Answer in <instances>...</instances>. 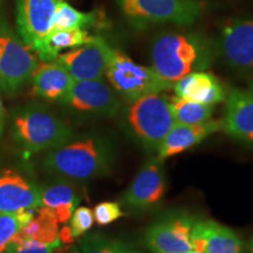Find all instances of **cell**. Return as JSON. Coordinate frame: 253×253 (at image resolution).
I'll list each match as a JSON object with an SVG mask.
<instances>
[{"mask_svg": "<svg viewBox=\"0 0 253 253\" xmlns=\"http://www.w3.org/2000/svg\"><path fill=\"white\" fill-rule=\"evenodd\" d=\"M115 162L114 144L108 138L95 134L49 150L42 164L52 175L72 181H90L108 175Z\"/></svg>", "mask_w": 253, "mask_h": 253, "instance_id": "1", "label": "cell"}, {"mask_svg": "<svg viewBox=\"0 0 253 253\" xmlns=\"http://www.w3.org/2000/svg\"><path fill=\"white\" fill-rule=\"evenodd\" d=\"M150 56L155 72L175 84L186 74L210 67L213 47L207 38L194 32H162L151 43Z\"/></svg>", "mask_w": 253, "mask_h": 253, "instance_id": "2", "label": "cell"}, {"mask_svg": "<svg viewBox=\"0 0 253 253\" xmlns=\"http://www.w3.org/2000/svg\"><path fill=\"white\" fill-rule=\"evenodd\" d=\"M122 125L135 142L148 151H157L176 125L170 99L162 93L149 94L128 102L122 110Z\"/></svg>", "mask_w": 253, "mask_h": 253, "instance_id": "3", "label": "cell"}, {"mask_svg": "<svg viewBox=\"0 0 253 253\" xmlns=\"http://www.w3.org/2000/svg\"><path fill=\"white\" fill-rule=\"evenodd\" d=\"M11 134L28 154L52 150L73 137V130L67 123L38 104L23 107L13 114Z\"/></svg>", "mask_w": 253, "mask_h": 253, "instance_id": "4", "label": "cell"}, {"mask_svg": "<svg viewBox=\"0 0 253 253\" xmlns=\"http://www.w3.org/2000/svg\"><path fill=\"white\" fill-rule=\"evenodd\" d=\"M126 23L135 30L156 25L195 24L204 13V0H116Z\"/></svg>", "mask_w": 253, "mask_h": 253, "instance_id": "5", "label": "cell"}, {"mask_svg": "<svg viewBox=\"0 0 253 253\" xmlns=\"http://www.w3.org/2000/svg\"><path fill=\"white\" fill-rule=\"evenodd\" d=\"M106 75L113 89L126 102L173 87L172 82L161 78L153 67L142 66L115 48L110 49Z\"/></svg>", "mask_w": 253, "mask_h": 253, "instance_id": "6", "label": "cell"}, {"mask_svg": "<svg viewBox=\"0 0 253 253\" xmlns=\"http://www.w3.org/2000/svg\"><path fill=\"white\" fill-rule=\"evenodd\" d=\"M38 65L33 50L0 15V89L7 94L17 93L32 80Z\"/></svg>", "mask_w": 253, "mask_h": 253, "instance_id": "7", "label": "cell"}, {"mask_svg": "<svg viewBox=\"0 0 253 253\" xmlns=\"http://www.w3.org/2000/svg\"><path fill=\"white\" fill-rule=\"evenodd\" d=\"M61 103L84 115L115 118L122 110L121 99L103 79L73 82Z\"/></svg>", "mask_w": 253, "mask_h": 253, "instance_id": "8", "label": "cell"}, {"mask_svg": "<svg viewBox=\"0 0 253 253\" xmlns=\"http://www.w3.org/2000/svg\"><path fill=\"white\" fill-rule=\"evenodd\" d=\"M194 223V218L183 211L163 214L145 231V245L153 253H189Z\"/></svg>", "mask_w": 253, "mask_h": 253, "instance_id": "9", "label": "cell"}, {"mask_svg": "<svg viewBox=\"0 0 253 253\" xmlns=\"http://www.w3.org/2000/svg\"><path fill=\"white\" fill-rule=\"evenodd\" d=\"M167 190L162 161L150 158L122 196V204L132 212H143L160 203Z\"/></svg>", "mask_w": 253, "mask_h": 253, "instance_id": "10", "label": "cell"}, {"mask_svg": "<svg viewBox=\"0 0 253 253\" xmlns=\"http://www.w3.org/2000/svg\"><path fill=\"white\" fill-rule=\"evenodd\" d=\"M112 47L100 37H93L84 43L69 52L59 54L55 59L74 81L102 79L106 74Z\"/></svg>", "mask_w": 253, "mask_h": 253, "instance_id": "11", "label": "cell"}, {"mask_svg": "<svg viewBox=\"0 0 253 253\" xmlns=\"http://www.w3.org/2000/svg\"><path fill=\"white\" fill-rule=\"evenodd\" d=\"M56 0H15L20 39L33 49L52 31Z\"/></svg>", "mask_w": 253, "mask_h": 253, "instance_id": "12", "label": "cell"}, {"mask_svg": "<svg viewBox=\"0 0 253 253\" xmlns=\"http://www.w3.org/2000/svg\"><path fill=\"white\" fill-rule=\"evenodd\" d=\"M220 54L230 67L253 72V19H233L223 27Z\"/></svg>", "mask_w": 253, "mask_h": 253, "instance_id": "13", "label": "cell"}, {"mask_svg": "<svg viewBox=\"0 0 253 253\" xmlns=\"http://www.w3.org/2000/svg\"><path fill=\"white\" fill-rule=\"evenodd\" d=\"M41 207V186L12 169L0 172V212L37 210Z\"/></svg>", "mask_w": 253, "mask_h": 253, "instance_id": "14", "label": "cell"}, {"mask_svg": "<svg viewBox=\"0 0 253 253\" xmlns=\"http://www.w3.org/2000/svg\"><path fill=\"white\" fill-rule=\"evenodd\" d=\"M223 131L236 141L253 145V91L233 89L226 100Z\"/></svg>", "mask_w": 253, "mask_h": 253, "instance_id": "15", "label": "cell"}, {"mask_svg": "<svg viewBox=\"0 0 253 253\" xmlns=\"http://www.w3.org/2000/svg\"><path fill=\"white\" fill-rule=\"evenodd\" d=\"M223 130V120H209L201 125L176 123L168 132L157 149V158L163 162L167 158L184 153L185 150L203 142L208 136Z\"/></svg>", "mask_w": 253, "mask_h": 253, "instance_id": "16", "label": "cell"}, {"mask_svg": "<svg viewBox=\"0 0 253 253\" xmlns=\"http://www.w3.org/2000/svg\"><path fill=\"white\" fill-rule=\"evenodd\" d=\"M172 89L176 96L210 106L223 102L226 99L223 84L212 73L205 71L184 75L173 84Z\"/></svg>", "mask_w": 253, "mask_h": 253, "instance_id": "17", "label": "cell"}, {"mask_svg": "<svg viewBox=\"0 0 253 253\" xmlns=\"http://www.w3.org/2000/svg\"><path fill=\"white\" fill-rule=\"evenodd\" d=\"M191 238L204 242V253H244L245 244L230 227L211 219L195 220Z\"/></svg>", "mask_w": 253, "mask_h": 253, "instance_id": "18", "label": "cell"}, {"mask_svg": "<svg viewBox=\"0 0 253 253\" xmlns=\"http://www.w3.org/2000/svg\"><path fill=\"white\" fill-rule=\"evenodd\" d=\"M33 91L37 96L48 101H60L71 89L73 78L59 62H41L33 75Z\"/></svg>", "mask_w": 253, "mask_h": 253, "instance_id": "19", "label": "cell"}, {"mask_svg": "<svg viewBox=\"0 0 253 253\" xmlns=\"http://www.w3.org/2000/svg\"><path fill=\"white\" fill-rule=\"evenodd\" d=\"M91 38L84 28L52 30L32 50L42 62H53L61 50L77 48L89 42Z\"/></svg>", "mask_w": 253, "mask_h": 253, "instance_id": "20", "label": "cell"}, {"mask_svg": "<svg viewBox=\"0 0 253 253\" xmlns=\"http://www.w3.org/2000/svg\"><path fill=\"white\" fill-rule=\"evenodd\" d=\"M79 203L80 197L68 182L59 181L41 186V207L53 210L60 224L67 223Z\"/></svg>", "mask_w": 253, "mask_h": 253, "instance_id": "21", "label": "cell"}, {"mask_svg": "<svg viewBox=\"0 0 253 253\" xmlns=\"http://www.w3.org/2000/svg\"><path fill=\"white\" fill-rule=\"evenodd\" d=\"M59 220L53 210L40 207L37 209V213L26 225L21 227L14 239L34 240V242L49 244L59 238Z\"/></svg>", "mask_w": 253, "mask_h": 253, "instance_id": "22", "label": "cell"}, {"mask_svg": "<svg viewBox=\"0 0 253 253\" xmlns=\"http://www.w3.org/2000/svg\"><path fill=\"white\" fill-rule=\"evenodd\" d=\"M170 107L176 123L179 125H201L211 120L213 106L175 96L170 99Z\"/></svg>", "mask_w": 253, "mask_h": 253, "instance_id": "23", "label": "cell"}, {"mask_svg": "<svg viewBox=\"0 0 253 253\" xmlns=\"http://www.w3.org/2000/svg\"><path fill=\"white\" fill-rule=\"evenodd\" d=\"M96 21V13H84L73 7L68 2L59 1L56 4L53 18L52 30H73V28H84Z\"/></svg>", "mask_w": 253, "mask_h": 253, "instance_id": "24", "label": "cell"}, {"mask_svg": "<svg viewBox=\"0 0 253 253\" xmlns=\"http://www.w3.org/2000/svg\"><path fill=\"white\" fill-rule=\"evenodd\" d=\"M80 251L81 253H137L125 242L99 233L84 236L80 240Z\"/></svg>", "mask_w": 253, "mask_h": 253, "instance_id": "25", "label": "cell"}, {"mask_svg": "<svg viewBox=\"0 0 253 253\" xmlns=\"http://www.w3.org/2000/svg\"><path fill=\"white\" fill-rule=\"evenodd\" d=\"M63 244L58 239L49 244L34 242V240L13 239L5 253H58L62 250Z\"/></svg>", "mask_w": 253, "mask_h": 253, "instance_id": "26", "label": "cell"}, {"mask_svg": "<svg viewBox=\"0 0 253 253\" xmlns=\"http://www.w3.org/2000/svg\"><path fill=\"white\" fill-rule=\"evenodd\" d=\"M21 227L23 223L17 212H0V253H5Z\"/></svg>", "mask_w": 253, "mask_h": 253, "instance_id": "27", "label": "cell"}, {"mask_svg": "<svg viewBox=\"0 0 253 253\" xmlns=\"http://www.w3.org/2000/svg\"><path fill=\"white\" fill-rule=\"evenodd\" d=\"M94 213L91 209L87 207H79L73 211L69 218V229L74 239L84 236L94 225Z\"/></svg>", "mask_w": 253, "mask_h": 253, "instance_id": "28", "label": "cell"}, {"mask_svg": "<svg viewBox=\"0 0 253 253\" xmlns=\"http://www.w3.org/2000/svg\"><path fill=\"white\" fill-rule=\"evenodd\" d=\"M94 219L100 226L109 225L123 217L121 205L118 202H102L94 208Z\"/></svg>", "mask_w": 253, "mask_h": 253, "instance_id": "29", "label": "cell"}, {"mask_svg": "<svg viewBox=\"0 0 253 253\" xmlns=\"http://www.w3.org/2000/svg\"><path fill=\"white\" fill-rule=\"evenodd\" d=\"M5 122H6V112L4 108V104H2L1 97H0V137H1L2 134H4Z\"/></svg>", "mask_w": 253, "mask_h": 253, "instance_id": "30", "label": "cell"}, {"mask_svg": "<svg viewBox=\"0 0 253 253\" xmlns=\"http://www.w3.org/2000/svg\"><path fill=\"white\" fill-rule=\"evenodd\" d=\"M58 253H81L80 250H78L77 248H72L67 250V251H63V252H58Z\"/></svg>", "mask_w": 253, "mask_h": 253, "instance_id": "31", "label": "cell"}, {"mask_svg": "<svg viewBox=\"0 0 253 253\" xmlns=\"http://www.w3.org/2000/svg\"><path fill=\"white\" fill-rule=\"evenodd\" d=\"M250 252L253 253V238L251 239V243H250Z\"/></svg>", "mask_w": 253, "mask_h": 253, "instance_id": "32", "label": "cell"}, {"mask_svg": "<svg viewBox=\"0 0 253 253\" xmlns=\"http://www.w3.org/2000/svg\"><path fill=\"white\" fill-rule=\"evenodd\" d=\"M249 89L251 90V91H253V81L250 82V84H249Z\"/></svg>", "mask_w": 253, "mask_h": 253, "instance_id": "33", "label": "cell"}, {"mask_svg": "<svg viewBox=\"0 0 253 253\" xmlns=\"http://www.w3.org/2000/svg\"><path fill=\"white\" fill-rule=\"evenodd\" d=\"M189 253H203V252H197V251H190Z\"/></svg>", "mask_w": 253, "mask_h": 253, "instance_id": "34", "label": "cell"}, {"mask_svg": "<svg viewBox=\"0 0 253 253\" xmlns=\"http://www.w3.org/2000/svg\"><path fill=\"white\" fill-rule=\"evenodd\" d=\"M56 1H61V0H56Z\"/></svg>", "mask_w": 253, "mask_h": 253, "instance_id": "35", "label": "cell"}]
</instances>
